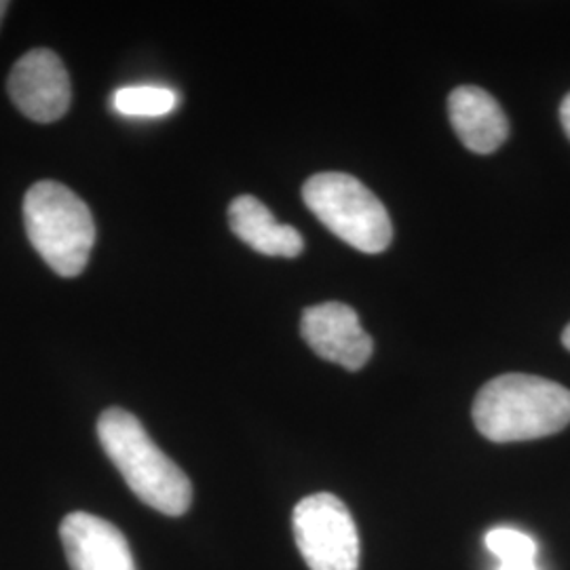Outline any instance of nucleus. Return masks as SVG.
Wrapping results in <instances>:
<instances>
[{"label": "nucleus", "mask_w": 570, "mask_h": 570, "mask_svg": "<svg viewBox=\"0 0 570 570\" xmlns=\"http://www.w3.org/2000/svg\"><path fill=\"white\" fill-rule=\"evenodd\" d=\"M562 343H564V346L570 351V324L567 326V330H564V334H562Z\"/></svg>", "instance_id": "nucleus-15"}, {"label": "nucleus", "mask_w": 570, "mask_h": 570, "mask_svg": "<svg viewBox=\"0 0 570 570\" xmlns=\"http://www.w3.org/2000/svg\"><path fill=\"white\" fill-rule=\"evenodd\" d=\"M303 199L322 225L364 254H381L393 239L383 202L348 174L326 171L311 176L303 186Z\"/></svg>", "instance_id": "nucleus-4"}, {"label": "nucleus", "mask_w": 570, "mask_h": 570, "mask_svg": "<svg viewBox=\"0 0 570 570\" xmlns=\"http://www.w3.org/2000/svg\"><path fill=\"white\" fill-rule=\"evenodd\" d=\"M9 98L37 122H56L70 108V79L58 53L32 49L21 56L9 75Z\"/></svg>", "instance_id": "nucleus-6"}, {"label": "nucleus", "mask_w": 570, "mask_h": 570, "mask_svg": "<svg viewBox=\"0 0 570 570\" xmlns=\"http://www.w3.org/2000/svg\"><path fill=\"white\" fill-rule=\"evenodd\" d=\"M294 537L311 570L360 569V532L345 503L320 492L294 510Z\"/></svg>", "instance_id": "nucleus-5"}, {"label": "nucleus", "mask_w": 570, "mask_h": 570, "mask_svg": "<svg viewBox=\"0 0 570 570\" xmlns=\"http://www.w3.org/2000/svg\"><path fill=\"white\" fill-rule=\"evenodd\" d=\"M7 9H9V2H4V0H0V21L4 18V13H7Z\"/></svg>", "instance_id": "nucleus-16"}, {"label": "nucleus", "mask_w": 570, "mask_h": 570, "mask_svg": "<svg viewBox=\"0 0 570 570\" xmlns=\"http://www.w3.org/2000/svg\"><path fill=\"white\" fill-rule=\"evenodd\" d=\"M473 423L497 444L548 438L570 423V391L530 374H503L480 389Z\"/></svg>", "instance_id": "nucleus-1"}, {"label": "nucleus", "mask_w": 570, "mask_h": 570, "mask_svg": "<svg viewBox=\"0 0 570 570\" xmlns=\"http://www.w3.org/2000/svg\"><path fill=\"white\" fill-rule=\"evenodd\" d=\"M487 548L492 556H497L501 567L511 564H529L537 562V543L527 532L499 527L487 534Z\"/></svg>", "instance_id": "nucleus-12"}, {"label": "nucleus", "mask_w": 570, "mask_h": 570, "mask_svg": "<svg viewBox=\"0 0 570 570\" xmlns=\"http://www.w3.org/2000/svg\"><path fill=\"white\" fill-rule=\"evenodd\" d=\"M23 223L32 247L60 277H77L96 244V223L87 204L68 186L37 183L23 199Z\"/></svg>", "instance_id": "nucleus-3"}, {"label": "nucleus", "mask_w": 570, "mask_h": 570, "mask_svg": "<svg viewBox=\"0 0 570 570\" xmlns=\"http://www.w3.org/2000/svg\"><path fill=\"white\" fill-rule=\"evenodd\" d=\"M228 223L244 244L265 256L296 258L305 249L303 235L294 226L279 225L271 209L252 195H242L230 204Z\"/></svg>", "instance_id": "nucleus-10"}, {"label": "nucleus", "mask_w": 570, "mask_h": 570, "mask_svg": "<svg viewBox=\"0 0 570 570\" xmlns=\"http://www.w3.org/2000/svg\"><path fill=\"white\" fill-rule=\"evenodd\" d=\"M98 438L131 492L153 510L183 515L193 487L183 469L159 449L142 423L122 407H108L98 421Z\"/></svg>", "instance_id": "nucleus-2"}, {"label": "nucleus", "mask_w": 570, "mask_h": 570, "mask_svg": "<svg viewBox=\"0 0 570 570\" xmlns=\"http://www.w3.org/2000/svg\"><path fill=\"white\" fill-rule=\"evenodd\" d=\"M60 537L72 570H136L125 534L104 518L75 511L63 518Z\"/></svg>", "instance_id": "nucleus-8"}, {"label": "nucleus", "mask_w": 570, "mask_h": 570, "mask_svg": "<svg viewBox=\"0 0 570 570\" xmlns=\"http://www.w3.org/2000/svg\"><path fill=\"white\" fill-rule=\"evenodd\" d=\"M560 119H562V127L567 131L570 140V94L564 98V102L560 106Z\"/></svg>", "instance_id": "nucleus-13"}, {"label": "nucleus", "mask_w": 570, "mask_h": 570, "mask_svg": "<svg viewBox=\"0 0 570 570\" xmlns=\"http://www.w3.org/2000/svg\"><path fill=\"white\" fill-rule=\"evenodd\" d=\"M497 570H539V567H537V562H529V564H511V567H501V564H499V569Z\"/></svg>", "instance_id": "nucleus-14"}, {"label": "nucleus", "mask_w": 570, "mask_h": 570, "mask_svg": "<svg viewBox=\"0 0 570 570\" xmlns=\"http://www.w3.org/2000/svg\"><path fill=\"white\" fill-rule=\"evenodd\" d=\"M306 345L322 360L357 372L372 357L374 343L360 324L355 308L343 303L308 306L301 320Z\"/></svg>", "instance_id": "nucleus-7"}, {"label": "nucleus", "mask_w": 570, "mask_h": 570, "mask_svg": "<svg viewBox=\"0 0 570 570\" xmlns=\"http://www.w3.org/2000/svg\"><path fill=\"white\" fill-rule=\"evenodd\" d=\"M178 106V94L159 85H131L115 91L112 108L122 117H165Z\"/></svg>", "instance_id": "nucleus-11"}, {"label": "nucleus", "mask_w": 570, "mask_h": 570, "mask_svg": "<svg viewBox=\"0 0 570 570\" xmlns=\"http://www.w3.org/2000/svg\"><path fill=\"white\" fill-rule=\"evenodd\" d=\"M450 122L469 150L490 155L510 136V121L499 102L480 87H456L449 98Z\"/></svg>", "instance_id": "nucleus-9"}]
</instances>
